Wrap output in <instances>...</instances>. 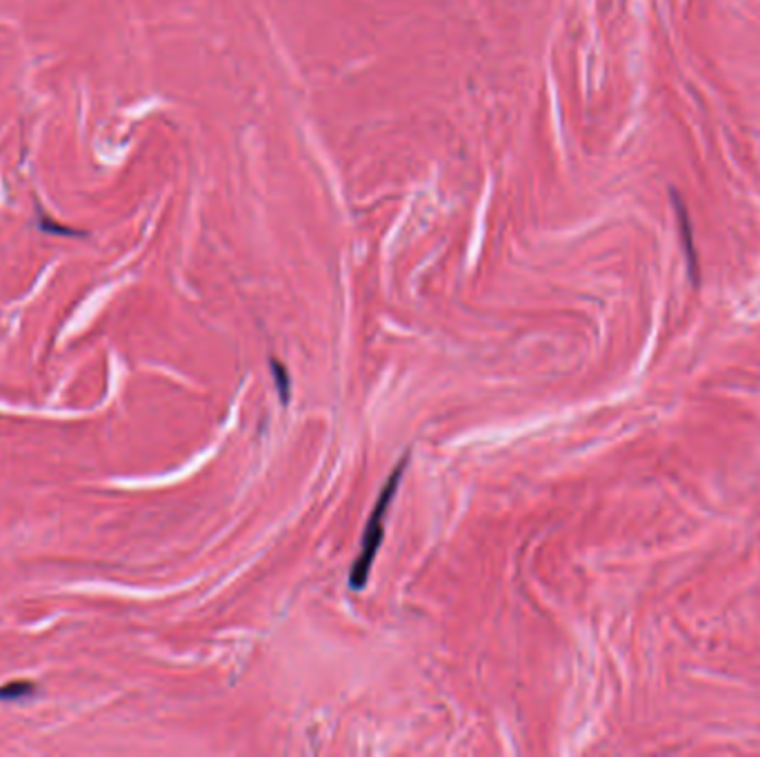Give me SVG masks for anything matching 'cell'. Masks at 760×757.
Listing matches in <instances>:
<instances>
[{"label":"cell","instance_id":"6da1fadb","mask_svg":"<svg viewBox=\"0 0 760 757\" xmlns=\"http://www.w3.org/2000/svg\"><path fill=\"white\" fill-rule=\"evenodd\" d=\"M409 462V455H405L398 464L394 467L391 476L387 478L385 487L380 488V496L376 500L374 511H371L370 520H367L365 534H362L361 540V553L353 560L352 571H349V587L353 591H361V588L367 587V579H370V571L374 567V560L379 555V549L382 544V538H385V517L389 514V505L394 500L396 491H398L400 480H403L405 467Z\"/></svg>","mask_w":760,"mask_h":757},{"label":"cell","instance_id":"7a4b0ae2","mask_svg":"<svg viewBox=\"0 0 760 757\" xmlns=\"http://www.w3.org/2000/svg\"><path fill=\"white\" fill-rule=\"evenodd\" d=\"M271 364V376H274L276 380V387H279V396H280V402L287 405V400H289V394H291V385H289V373H287V369L283 367V362L274 360L271 358L270 360Z\"/></svg>","mask_w":760,"mask_h":757},{"label":"cell","instance_id":"3957f363","mask_svg":"<svg viewBox=\"0 0 760 757\" xmlns=\"http://www.w3.org/2000/svg\"><path fill=\"white\" fill-rule=\"evenodd\" d=\"M33 693V684L30 682H12L0 691V699H18Z\"/></svg>","mask_w":760,"mask_h":757}]
</instances>
